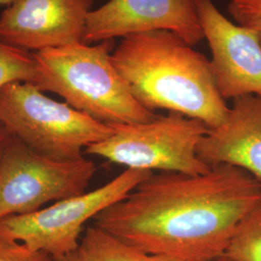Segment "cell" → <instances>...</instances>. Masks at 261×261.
<instances>
[{"mask_svg": "<svg viewBox=\"0 0 261 261\" xmlns=\"http://www.w3.org/2000/svg\"><path fill=\"white\" fill-rule=\"evenodd\" d=\"M155 30L174 32L193 47L199 43L204 37L196 0H109L89 12L83 43Z\"/></svg>", "mask_w": 261, "mask_h": 261, "instance_id": "cell-9", "label": "cell"}, {"mask_svg": "<svg viewBox=\"0 0 261 261\" xmlns=\"http://www.w3.org/2000/svg\"><path fill=\"white\" fill-rule=\"evenodd\" d=\"M148 261H187L183 259H179L175 257H169V256H163V255H149Z\"/></svg>", "mask_w": 261, "mask_h": 261, "instance_id": "cell-18", "label": "cell"}, {"mask_svg": "<svg viewBox=\"0 0 261 261\" xmlns=\"http://www.w3.org/2000/svg\"><path fill=\"white\" fill-rule=\"evenodd\" d=\"M0 124L29 148L56 161L84 158V148L113 130L28 83H12L0 89Z\"/></svg>", "mask_w": 261, "mask_h": 261, "instance_id": "cell-4", "label": "cell"}, {"mask_svg": "<svg viewBox=\"0 0 261 261\" xmlns=\"http://www.w3.org/2000/svg\"><path fill=\"white\" fill-rule=\"evenodd\" d=\"M97 170L83 158L56 161L11 136L0 160V222L36 212L48 202L80 196Z\"/></svg>", "mask_w": 261, "mask_h": 261, "instance_id": "cell-7", "label": "cell"}, {"mask_svg": "<svg viewBox=\"0 0 261 261\" xmlns=\"http://www.w3.org/2000/svg\"><path fill=\"white\" fill-rule=\"evenodd\" d=\"M112 58L145 109L180 113L209 129L225 120L229 107L217 89L210 60L176 33L155 30L122 38Z\"/></svg>", "mask_w": 261, "mask_h": 261, "instance_id": "cell-2", "label": "cell"}, {"mask_svg": "<svg viewBox=\"0 0 261 261\" xmlns=\"http://www.w3.org/2000/svg\"><path fill=\"white\" fill-rule=\"evenodd\" d=\"M39 71L32 53L0 43V89L12 83L34 84Z\"/></svg>", "mask_w": 261, "mask_h": 261, "instance_id": "cell-14", "label": "cell"}, {"mask_svg": "<svg viewBox=\"0 0 261 261\" xmlns=\"http://www.w3.org/2000/svg\"><path fill=\"white\" fill-rule=\"evenodd\" d=\"M15 0H0V7L1 6H9Z\"/></svg>", "mask_w": 261, "mask_h": 261, "instance_id": "cell-19", "label": "cell"}, {"mask_svg": "<svg viewBox=\"0 0 261 261\" xmlns=\"http://www.w3.org/2000/svg\"><path fill=\"white\" fill-rule=\"evenodd\" d=\"M91 1H92L93 3H95V2H96V1H98V0H91Z\"/></svg>", "mask_w": 261, "mask_h": 261, "instance_id": "cell-21", "label": "cell"}, {"mask_svg": "<svg viewBox=\"0 0 261 261\" xmlns=\"http://www.w3.org/2000/svg\"><path fill=\"white\" fill-rule=\"evenodd\" d=\"M198 18L211 50L215 84L224 101L261 98V44L255 34L226 19L213 0H196Z\"/></svg>", "mask_w": 261, "mask_h": 261, "instance_id": "cell-8", "label": "cell"}, {"mask_svg": "<svg viewBox=\"0 0 261 261\" xmlns=\"http://www.w3.org/2000/svg\"><path fill=\"white\" fill-rule=\"evenodd\" d=\"M112 135L84 149L127 168L203 174L211 167L199 158L198 146L208 133L204 123L176 112L152 120L113 125Z\"/></svg>", "mask_w": 261, "mask_h": 261, "instance_id": "cell-5", "label": "cell"}, {"mask_svg": "<svg viewBox=\"0 0 261 261\" xmlns=\"http://www.w3.org/2000/svg\"><path fill=\"white\" fill-rule=\"evenodd\" d=\"M260 205V182L242 168L219 164L197 175L153 172L97 215L94 224L147 255L214 261Z\"/></svg>", "mask_w": 261, "mask_h": 261, "instance_id": "cell-1", "label": "cell"}, {"mask_svg": "<svg viewBox=\"0 0 261 261\" xmlns=\"http://www.w3.org/2000/svg\"><path fill=\"white\" fill-rule=\"evenodd\" d=\"M214 261H231L229 258H227L225 255H224V256H222V257H220V258H218V259H216V260Z\"/></svg>", "mask_w": 261, "mask_h": 261, "instance_id": "cell-20", "label": "cell"}, {"mask_svg": "<svg viewBox=\"0 0 261 261\" xmlns=\"http://www.w3.org/2000/svg\"><path fill=\"white\" fill-rule=\"evenodd\" d=\"M113 48L112 40L32 53L39 71L34 85L110 126L152 120L157 114L136 100L113 64Z\"/></svg>", "mask_w": 261, "mask_h": 261, "instance_id": "cell-3", "label": "cell"}, {"mask_svg": "<svg viewBox=\"0 0 261 261\" xmlns=\"http://www.w3.org/2000/svg\"><path fill=\"white\" fill-rule=\"evenodd\" d=\"M224 255L231 261H261V205L237 226Z\"/></svg>", "mask_w": 261, "mask_h": 261, "instance_id": "cell-13", "label": "cell"}, {"mask_svg": "<svg viewBox=\"0 0 261 261\" xmlns=\"http://www.w3.org/2000/svg\"><path fill=\"white\" fill-rule=\"evenodd\" d=\"M227 12L235 23L253 32L261 44V0H229Z\"/></svg>", "mask_w": 261, "mask_h": 261, "instance_id": "cell-15", "label": "cell"}, {"mask_svg": "<svg viewBox=\"0 0 261 261\" xmlns=\"http://www.w3.org/2000/svg\"><path fill=\"white\" fill-rule=\"evenodd\" d=\"M149 255L94 224L77 247L53 261H148Z\"/></svg>", "mask_w": 261, "mask_h": 261, "instance_id": "cell-12", "label": "cell"}, {"mask_svg": "<svg viewBox=\"0 0 261 261\" xmlns=\"http://www.w3.org/2000/svg\"><path fill=\"white\" fill-rule=\"evenodd\" d=\"M0 261H53L46 252L32 251L22 243L0 236Z\"/></svg>", "mask_w": 261, "mask_h": 261, "instance_id": "cell-16", "label": "cell"}, {"mask_svg": "<svg viewBox=\"0 0 261 261\" xmlns=\"http://www.w3.org/2000/svg\"><path fill=\"white\" fill-rule=\"evenodd\" d=\"M11 136L12 135L10 134L9 130H7L3 125L0 124V160H1L2 154L9 141Z\"/></svg>", "mask_w": 261, "mask_h": 261, "instance_id": "cell-17", "label": "cell"}, {"mask_svg": "<svg viewBox=\"0 0 261 261\" xmlns=\"http://www.w3.org/2000/svg\"><path fill=\"white\" fill-rule=\"evenodd\" d=\"M152 173L127 168L92 192L56 201L30 214L6 218L0 222V236L22 243L32 251L46 252L54 260L75 250L86 222L125 198Z\"/></svg>", "mask_w": 261, "mask_h": 261, "instance_id": "cell-6", "label": "cell"}, {"mask_svg": "<svg viewBox=\"0 0 261 261\" xmlns=\"http://www.w3.org/2000/svg\"><path fill=\"white\" fill-rule=\"evenodd\" d=\"M91 0H15L0 14V43L28 53L83 43Z\"/></svg>", "mask_w": 261, "mask_h": 261, "instance_id": "cell-10", "label": "cell"}, {"mask_svg": "<svg viewBox=\"0 0 261 261\" xmlns=\"http://www.w3.org/2000/svg\"><path fill=\"white\" fill-rule=\"evenodd\" d=\"M197 154L210 167L227 164L242 168L261 183V98L233 100L224 123L209 129Z\"/></svg>", "mask_w": 261, "mask_h": 261, "instance_id": "cell-11", "label": "cell"}]
</instances>
